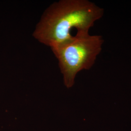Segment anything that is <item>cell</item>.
Returning <instances> with one entry per match:
<instances>
[{"label":"cell","instance_id":"obj_2","mask_svg":"<svg viewBox=\"0 0 131 131\" xmlns=\"http://www.w3.org/2000/svg\"><path fill=\"white\" fill-rule=\"evenodd\" d=\"M104 43L102 36L89 33L76 34L74 38L51 49L58 61L64 84L67 88L73 86L77 74L93 66L102 52Z\"/></svg>","mask_w":131,"mask_h":131},{"label":"cell","instance_id":"obj_1","mask_svg":"<svg viewBox=\"0 0 131 131\" xmlns=\"http://www.w3.org/2000/svg\"><path fill=\"white\" fill-rule=\"evenodd\" d=\"M103 15V8L89 0H60L44 11L33 37L51 49L74 38V29L76 34L89 33Z\"/></svg>","mask_w":131,"mask_h":131}]
</instances>
